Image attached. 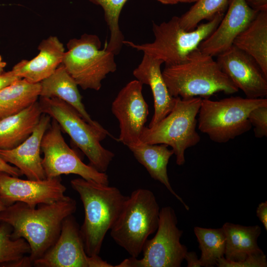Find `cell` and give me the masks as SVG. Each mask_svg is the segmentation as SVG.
Here are the masks:
<instances>
[{
    "label": "cell",
    "instance_id": "1",
    "mask_svg": "<svg viewBox=\"0 0 267 267\" xmlns=\"http://www.w3.org/2000/svg\"><path fill=\"white\" fill-rule=\"evenodd\" d=\"M38 206L31 207L17 202L0 213V222L6 223L12 228L11 239L23 238L29 244V257L33 265L54 244L63 220L73 215L77 208L76 201L67 196L55 202Z\"/></svg>",
    "mask_w": 267,
    "mask_h": 267
},
{
    "label": "cell",
    "instance_id": "2",
    "mask_svg": "<svg viewBox=\"0 0 267 267\" xmlns=\"http://www.w3.org/2000/svg\"><path fill=\"white\" fill-rule=\"evenodd\" d=\"M71 185L80 195L85 218L80 227L85 251L98 255L105 236L117 219L128 196L109 184L82 178L71 180Z\"/></svg>",
    "mask_w": 267,
    "mask_h": 267
},
{
    "label": "cell",
    "instance_id": "3",
    "mask_svg": "<svg viewBox=\"0 0 267 267\" xmlns=\"http://www.w3.org/2000/svg\"><path fill=\"white\" fill-rule=\"evenodd\" d=\"M162 73L168 90L174 97L205 98L219 92L230 94L239 90L213 56L198 48L181 62L165 66Z\"/></svg>",
    "mask_w": 267,
    "mask_h": 267
},
{
    "label": "cell",
    "instance_id": "4",
    "mask_svg": "<svg viewBox=\"0 0 267 267\" xmlns=\"http://www.w3.org/2000/svg\"><path fill=\"white\" fill-rule=\"evenodd\" d=\"M160 210L151 190H134L128 196L110 229L111 237L131 257L137 258L148 237L157 229Z\"/></svg>",
    "mask_w": 267,
    "mask_h": 267
},
{
    "label": "cell",
    "instance_id": "5",
    "mask_svg": "<svg viewBox=\"0 0 267 267\" xmlns=\"http://www.w3.org/2000/svg\"><path fill=\"white\" fill-rule=\"evenodd\" d=\"M223 16V13H218L208 22L191 31L181 28L178 16L159 24L153 22L155 37L153 42L139 44L125 40L123 44L162 60L166 66L175 65L183 61L190 52L198 48L216 28Z\"/></svg>",
    "mask_w": 267,
    "mask_h": 267
},
{
    "label": "cell",
    "instance_id": "6",
    "mask_svg": "<svg viewBox=\"0 0 267 267\" xmlns=\"http://www.w3.org/2000/svg\"><path fill=\"white\" fill-rule=\"evenodd\" d=\"M43 113L55 120L61 130L66 133L74 144L87 157L89 165L105 173L114 154L104 148L100 141L111 134L103 127L87 123L71 105L54 97H39Z\"/></svg>",
    "mask_w": 267,
    "mask_h": 267
},
{
    "label": "cell",
    "instance_id": "7",
    "mask_svg": "<svg viewBox=\"0 0 267 267\" xmlns=\"http://www.w3.org/2000/svg\"><path fill=\"white\" fill-rule=\"evenodd\" d=\"M264 105H267L266 98L231 96L219 100L202 98L198 114V129L214 142H227L251 130L250 112Z\"/></svg>",
    "mask_w": 267,
    "mask_h": 267
},
{
    "label": "cell",
    "instance_id": "8",
    "mask_svg": "<svg viewBox=\"0 0 267 267\" xmlns=\"http://www.w3.org/2000/svg\"><path fill=\"white\" fill-rule=\"evenodd\" d=\"M202 98L175 97L171 112L151 127H144L140 140L149 144H164L172 147L178 166L185 162V151L196 145L200 136L196 130Z\"/></svg>",
    "mask_w": 267,
    "mask_h": 267
},
{
    "label": "cell",
    "instance_id": "9",
    "mask_svg": "<svg viewBox=\"0 0 267 267\" xmlns=\"http://www.w3.org/2000/svg\"><path fill=\"white\" fill-rule=\"evenodd\" d=\"M101 43L95 35L84 34L69 41L62 64L82 89L99 90L106 76L117 70L115 54L101 49Z\"/></svg>",
    "mask_w": 267,
    "mask_h": 267
},
{
    "label": "cell",
    "instance_id": "10",
    "mask_svg": "<svg viewBox=\"0 0 267 267\" xmlns=\"http://www.w3.org/2000/svg\"><path fill=\"white\" fill-rule=\"evenodd\" d=\"M177 224L173 208L169 206L162 208L156 233L144 244L143 257L138 259L131 257L114 267H180L188 250L180 243L183 231Z\"/></svg>",
    "mask_w": 267,
    "mask_h": 267
},
{
    "label": "cell",
    "instance_id": "11",
    "mask_svg": "<svg viewBox=\"0 0 267 267\" xmlns=\"http://www.w3.org/2000/svg\"><path fill=\"white\" fill-rule=\"evenodd\" d=\"M61 131L58 123L53 119L42 140L41 151L44 154L42 163L46 178L75 174L86 180L109 184L105 173L85 164L66 143Z\"/></svg>",
    "mask_w": 267,
    "mask_h": 267
},
{
    "label": "cell",
    "instance_id": "12",
    "mask_svg": "<svg viewBox=\"0 0 267 267\" xmlns=\"http://www.w3.org/2000/svg\"><path fill=\"white\" fill-rule=\"evenodd\" d=\"M33 265L38 267H114L98 255L87 254L80 227L73 215L63 220L55 242Z\"/></svg>",
    "mask_w": 267,
    "mask_h": 267
},
{
    "label": "cell",
    "instance_id": "13",
    "mask_svg": "<svg viewBox=\"0 0 267 267\" xmlns=\"http://www.w3.org/2000/svg\"><path fill=\"white\" fill-rule=\"evenodd\" d=\"M142 86L137 80L129 82L120 90L112 104V112L119 122L118 140L128 147L140 141L149 114L142 94Z\"/></svg>",
    "mask_w": 267,
    "mask_h": 267
},
{
    "label": "cell",
    "instance_id": "14",
    "mask_svg": "<svg viewBox=\"0 0 267 267\" xmlns=\"http://www.w3.org/2000/svg\"><path fill=\"white\" fill-rule=\"evenodd\" d=\"M66 187L60 176L39 180L22 179L0 172V198L6 206L17 202L31 207L64 198Z\"/></svg>",
    "mask_w": 267,
    "mask_h": 267
},
{
    "label": "cell",
    "instance_id": "15",
    "mask_svg": "<svg viewBox=\"0 0 267 267\" xmlns=\"http://www.w3.org/2000/svg\"><path fill=\"white\" fill-rule=\"evenodd\" d=\"M217 56L222 71L246 97L266 98L267 77L251 56L232 45Z\"/></svg>",
    "mask_w": 267,
    "mask_h": 267
},
{
    "label": "cell",
    "instance_id": "16",
    "mask_svg": "<svg viewBox=\"0 0 267 267\" xmlns=\"http://www.w3.org/2000/svg\"><path fill=\"white\" fill-rule=\"evenodd\" d=\"M258 12L246 0H231L227 11L213 32L198 46L203 53L218 55L233 45L236 37L256 17Z\"/></svg>",
    "mask_w": 267,
    "mask_h": 267
},
{
    "label": "cell",
    "instance_id": "17",
    "mask_svg": "<svg viewBox=\"0 0 267 267\" xmlns=\"http://www.w3.org/2000/svg\"><path fill=\"white\" fill-rule=\"evenodd\" d=\"M51 122V117L43 113L32 134L22 143L9 150H0V157L17 168L22 175L30 180L46 178L40 156L41 142Z\"/></svg>",
    "mask_w": 267,
    "mask_h": 267
},
{
    "label": "cell",
    "instance_id": "18",
    "mask_svg": "<svg viewBox=\"0 0 267 267\" xmlns=\"http://www.w3.org/2000/svg\"><path fill=\"white\" fill-rule=\"evenodd\" d=\"M163 62L144 53L140 64L133 71V75L141 83L149 85L153 99L154 112L148 127H151L166 117L173 109L175 97L168 89L161 66Z\"/></svg>",
    "mask_w": 267,
    "mask_h": 267
},
{
    "label": "cell",
    "instance_id": "19",
    "mask_svg": "<svg viewBox=\"0 0 267 267\" xmlns=\"http://www.w3.org/2000/svg\"><path fill=\"white\" fill-rule=\"evenodd\" d=\"M40 52L30 60H22L12 70L31 83H40L50 76L62 64L65 53L63 44L57 37L50 36L39 44Z\"/></svg>",
    "mask_w": 267,
    "mask_h": 267
},
{
    "label": "cell",
    "instance_id": "20",
    "mask_svg": "<svg viewBox=\"0 0 267 267\" xmlns=\"http://www.w3.org/2000/svg\"><path fill=\"white\" fill-rule=\"evenodd\" d=\"M40 97H54L66 102L73 107L87 123L101 128L93 120L87 112L82 102V96L78 85L61 64L50 76L40 82Z\"/></svg>",
    "mask_w": 267,
    "mask_h": 267
},
{
    "label": "cell",
    "instance_id": "21",
    "mask_svg": "<svg viewBox=\"0 0 267 267\" xmlns=\"http://www.w3.org/2000/svg\"><path fill=\"white\" fill-rule=\"evenodd\" d=\"M137 161L146 169L151 177L163 184L167 189L188 211L189 207L171 186L167 173V165L174 154L172 149L164 144H149L141 141L128 146Z\"/></svg>",
    "mask_w": 267,
    "mask_h": 267
},
{
    "label": "cell",
    "instance_id": "22",
    "mask_svg": "<svg viewBox=\"0 0 267 267\" xmlns=\"http://www.w3.org/2000/svg\"><path fill=\"white\" fill-rule=\"evenodd\" d=\"M43 113L37 101L18 113L0 118V149H11L24 141L34 131Z\"/></svg>",
    "mask_w": 267,
    "mask_h": 267
},
{
    "label": "cell",
    "instance_id": "23",
    "mask_svg": "<svg viewBox=\"0 0 267 267\" xmlns=\"http://www.w3.org/2000/svg\"><path fill=\"white\" fill-rule=\"evenodd\" d=\"M233 45L251 56L267 77V10L258 12Z\"/></svg>",
    "mask_w": 267,
    "mask_h": 267
},
{
    "label": "cell",
    "instance_id": "24",
    "mask_svg": "<svg viewBox=\"0 0 267 267\" xmlns=\"http://www.w3.org/2000/svg\"><path fill=\"white\" fill-rule=\"evenodd\" d=\"M222 228L225 236L224 257L227 260L241 261L262 250L257 243L262 232L259 225L244 226L226 222Z\"/></svg>",
    "mask_w": 267,
    "mask_h": 267
},
{
    "label": "cell",
    "instance_id": "25",
    "mask_svg": "<svg viewBox=\"0 0 267 267\" xmlns=\"http://www.w3.org/2000/svg\"><path fill=\"white\" fill-rule=\"evenodd\" d=\"M40 83L17 80L0 90V119L15 114L29 107L40 97Z\"/></svg>",
    "mask_w": 267,
    "mask_h": 267
},
{
    "label": "cell",
    "instance_id": "26",
    "mask_svg": "<svg viewBox=\"0 0 267 267\" xmlns=\"http://www.w3.org/2000/svg\"><path fill=\"white\" fill-rule=\"evenodd\" d=\"M194 232L201 250L199 259L201 266L215 267L218 260L224 257L225 236L222 228H207L195 226Z\"/></svg>",
    "mask_w": 267,
    "mask_h": 267
},
{
    "label": "cell",
    "instance_id": "27",
    "mask_svg": "<svg viewBox=\"0 0 267 267\" xmlns=\"http://www.w3.org/2000/svg\"><path fill=\"white\" fill-rule=\"evenodd\" d=\"M100 6L103 9L104 18L110 32L106 49L115 55L119 53L125 41L124 36L119 26V17L122 9L128 0H89Z\"/></svg>",
    "mask_w": 267,
    "mask_h": 267
},
{
    "label": "cell",
    "instance_id": "28",
    "mask_svg": "<svg viewBox=\"0 0 267 267\" xmlns=\"http://www.w3.org/2000/svg\"><path fill=\"white\" fill-rule=\"evenodd\" d=\"M228 0H198L184 14L179 17L180 26L191 31L203 20H210L217 14L223 13Z\"/></svg>",
    "mask_w": 267,
    "mask_h": 267
},
{
    "label": "cell",
    "instance_id": "29",
    "mask_svg": "<svg viewBox=\"0 0 267 267\" xmlns=\"http://www.w3.org/2000/svg\"><path fill=\"white\" fill-rule=\"evenodd\" d=\"M12 231L10 225L0 222V265L4 267L20 260L31 252L30 247L24 238L11 239Z\"/></svg>",
    "mask_w": 267,
    "mask_h": 267
},
{
    "label": "cell",
    "instance_id": "30",
    "mask_svg": "<svg viewBox=\"0 0 267 267\" xmlns=\"http://www.w3.org/2000/svg\"><path fill=\"white\" fill-rule=\"evenodd\" d=\"M218 267H267L266 255L262 250L253 253L243 261L232 262L222 257L217 261Z\"/></svg>",
    "mask_w": 267,
    "mask_h": 267
},
{
    "label": "cell",
    "instance_id": "31",
    "mask_svg": "<svg viewBox=\"0 0 267 267\" xmlns=\"http://www.w3.org/2000/svg\"><path fill=\"white\" fill-rule=\"evenodd\" d=\"M248 120L254 127L255 136L262 138L267 136V105L261 106L252 110L248 116Z\"/></svg>",
    "mask_w": 267,
    "mask_h": 267
},
{
    "label": "cell",
    "instance_id": "32",
    "mask_svg": "<svg viewBox=\"0 0 267 267\" xmlns=\"http://www.w3.org/2000/svg\"><path fill=\"white\" fill-rule=\"evenodd\" d=\"M22 79L11 71L3 73L0 75V90L14 82Z\"/></svg>",
    "mask_w": 267,
    "mask_h": 267
},
{
    "label": "cell",
    "instance_id": "33",
    "mask_svg": "<svg viewBox=\"0 0 267 267\" xmlns=\"http://www.w3.org/2000/svg\"><path fill=\"white\" fill-rule=\"evenodd\" d=\"M256 215L267 230V201L260 203L256 209Z\"/></svg>",
    "mask_w": 267,
    "mask_h": 267
},
{
    "label": "cell",
    "instance_id": "34",
    "mask_svg": "<svg viewBox=\"0 0 267 267\" xmlns=\"http://www.w3.org/2000/svg\"><path fill=\"white\" fill-rule=\"evenodd\" d=\"M0 172L6 173L11 176L19 177L22 176L19 170L5 162L0 157Z\"/></svg>",
    "mask_w": 267,
    "mask_h": 267
},
{
    "label": "cell",
    "instance_id": "35",
    "mask_svg": "<svg viewBox=\"0 0 267 267\" xmlns=\"http://www.w3.org/2000/svg\"><path fill=\"white\" fill-rule=\"evenodd\" d=\"M184 260L187 261V267H200L201 264L195 252H187Z\"/></svg>",
    "mask_w": 267,
    "mask_h": 267
},
{
    "label": "cell",
    "instance_id": "36",
    "mask_svg": "<svg viewBox=\"0 0 267 267\" xmlns=\"http://www.w3.org/2000/svg\"><path fill=\"white\" fill-rule=\"evenodd\" d=\"M246 1L251 7L258 11L267 10V0H246Z\"/></svg>",
    "mask_w": 267,
    "mask_h": 267
},
{
    "label": "cell",
    "instance_id": "37",
    "mask_svg": "<svg viewBox=\"0 0 267 267\" xmlns=\"http://www.w3.org/2000/svg\"><path fill=\"white\" fill-rule=\"evenodd\" d=\"M164 4H174L178 2H182V0H157Z\"/></svg>",
    "mask_w": 267,
    "mask_h": 267
},
{
    "label": "cell",
    "instance_id": "38",
    "mask_svg": "<svg viewBox=\"0 0 267 267\" xmlns=\"http://www.w3.org/2000/svg\"><path fill=\"white\" fill-rule=\"evenodd\" d=\"M6 66V63L2 60V58L0 55V75L3 73V69Z\"/></svg>",
    "mask_w": 267,
    "mask_h": 267
},
{
    "label": "cell",
    "instance_id": "39",
    "mask_svg": "<svg viewBox=\"0 0 267 267\" xmlns=\"http://www.w3.org/2000/svg\"><path fill=\"white\" fill-rule=\"evenodd\" d=\"M7 206L3 202L1 199L0 198V213L5 209Z\"/></svg>",
    "mask_w": 267,
    "mask_h": 267
},
{
    "label": "cell",
    "instance_id": "40",
    "mask_svg": "<svg viewBox=\"0 0 267 267\" xmlns=\"http://www.w3.org/2000/svg\"><path fill=\"white\" fill-rule=\"evenodd\" d=\"M198 0H182V2H196Z\"/></svg>",
    "mask_w": 267,
    "mask_h": 267
}]
</instances>
